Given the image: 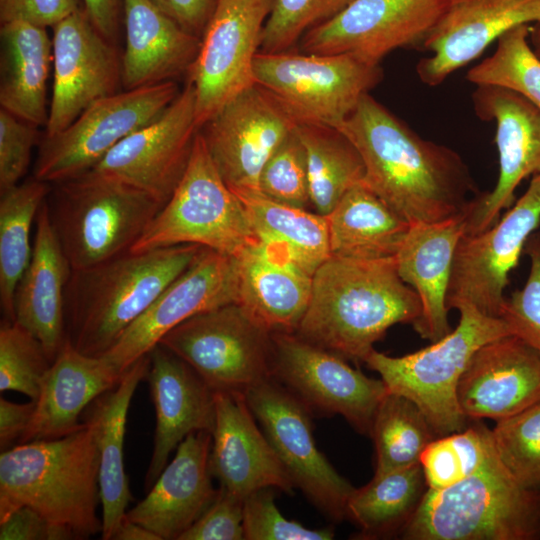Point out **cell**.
<instances>
[{
    "instance_id": "6da1fadb",
    "label": "cell",
    "mask_w": 540,
    "mask_h": 540,
    "mask_svg": "<svg viewBox=\"0 0 540 540\" xmlns=\"http://www.w3.org/2000/svg\"><path fill=\"white\" fill-rule=\"evenodd\" d=\"M336 129L359 152L363 183L409 223L462 215L478 195L454 150L421 138L369 93Z\"/></svg>"
},
{
    "instance_id": "7a4b0ae2",
    "label": "cell",
    "mask_w": 540,
    "mask_h": 540,
    "mask_svg": "<svg viewBox=\"0 0 540 540\" xmlns=\"http://www.w3.org/2000/svg\"><path fill=\"white\" fill-rule=\"evenodd\" d=\"M417 293L395 257L330 256L315 271L310 302L295 334L344 359L364 362L386 331L421 315Z\"/></svg>"
},
{
    "instance_id": "3957f363",
    "label": "cell",
    "mask_w": 540,
    "mask_h": 540,
    "mask_svg": "<svg viewBox=\"0 0 540 540\" xmlns=\"http://www.w3.org/2000/svg\"><path fill=\"white\" fill-rule=\"evenodd\" d=\"M99 456L91 427L19 443L0 455V521L28 506L75 539L102 531Z\"/></svg>"
},
{
    "instance_id": "277c9868",
    "label": "cell",
    "mask_w": 540,
    "mask_h": 540,
    "mask_svg": "<svg viewBox=\"0 0 540 540\" xmlns=\"http://www.w3.org/2000/svg\"><path fill=\"white\" fill-rule=\"evenodd\" d=\"M203 247L128 251L72 270L65 292L66 336L81 353L103 356Z\"/></svg>"
},
{
    "instance_id": "5b68a950",
    "label": "cell",
    "mask_w": 540,
    "mask_h": 540,
    "mask_svg": "<svg viewBox=\"0 0 540 540\" xmlns=\"http://www.w3.org/2000/svg\"><path fill=\"white\" fill-rule=\"evenodd\" d=\"M400 536L405 540H540V492L513 477L492 443L473 474L447 488L426 489Z\"/></svg>"
},
{
    "instance_id": "8992f818",
    "label": "cell",
    "mask_w": 540,
    "mask_h": 540,
    "mask_svg": "<svg viewBox=\"0 0 540 540\" xmlns=\"http://www.w3.org/2000/svg\"><path fill=\"white\" fill-rule=\"evenodd\" d=\"M53 185L48 214L72 270L130 251L165 204L93 170Z\"/></svg>"
},
{
    "instance_id": "52a82bcc",
    "label": "cell",
    "mask_w": 540,
    "mask_h": 540,
    "mask_svg": "<svg viewBox=\"0 0 540 540\" xmlns=\"http://www.w3.org/2000/svg\"><path fill=\"white\" fill-rule=\"evenodd\" d=\"M456 309L460 313L457 327L430 346L400 357L373 349L364 360L380 375L388 392L402 395L420 408L437 437L466 428L468 419L459 407L457 389L474 353L511 334L501 318L487 316L469 303Z\"/></svg>"
},
{
    "instance_id": "ba28073f",
    "label": "cell",
    "mask_w": 540,
    "mask_h": 540,
    "mask_svg": "<svg viewBox=\"0 0 540 540\" xmlns=\"http://www.w3.org/2000/svg\"><path fill=\"white\" fill-rule=\"evenodd\" d=\"M256 240L243 202L220 176L198 131L181 181L130 251L194 244L236 257Z\"/></svg>"
},
{
    "instance_id": "9c48e42d",
    "label": "cell",
    "mask_w": 540,
    "mask_h": 540,
    "mask_svg": "<svg viewBox=\"0 0 540 540\" xmlns=\"http://www.w3.org/2000/svg\"><path fill=\"white\" fill-rule=\"evenodd\" d=\"M255 83L298 125L338 128L382 78L379 65L348 54L259 52Z\"/></svg>"
},
{
    "instance_id": "30bf717a",
    "label": "cell",
    "mask_w": 540,
    "mask_h": 540,
    "mask_svg": "<svg viewBox=\"0 0 540 540\" xmlns=\"http://www.w3.org/2000/svg\"><path fill=\"white\" fill-rule=\"evenodd\" d=\"M214 392L243 393L271 377L272 333L238 303L196 314L159 342Z\"/></svg>"
},
{
    "instance_id": "8fae6325",
    "label": "cell",
    "mask_w": 540,
    "mask_h": 540,
    "mask_svg": "<svg viewBox=\"0 0 540 540\" xmlns=\"http://www.w3.org/2000/svg\"><path fill=\"white\" fill-rule=\"evenodd\" d=\"M179 94L174 81L99 99L61 132L41 140L34 175L53 184L97 165L125 137L158 118Z\"/></svg>"
},
{
    "instance_id": "7c38bea8",
    "label": "cell",
    "mask_w": 540,
    "mask_h": 540,
    "mask_svg": "<svg viewBox=\"0 0 540 540\" xmlns=\"http://www.w3.org/2000/svg\"><path fill=\"white\" fill-rule=\"evenodd\" d=\"M271 377L313 414L341 415L370 435L376 410L388 393L381 379L351 367L343 357L295 333H272Z\"/></svg>"
},
{
    "instance_id": "4fadbf2b",
    "label": "cell",
    "mask_w": 540,
    "mask_h": 540,
    "mask_svg": "<svg viewBox=\"0 0 540 540\" xmlns=\"http://www.w3.org/2000/svg\"><path fill=\"white\" fill-rule=\"evenodd\" d=\"M244 397L295 488L332 521L345 519L355 487L317 448L311 411L272 377L250 387Z\"/></svg>"
},
{
    "instance_id": "5bb4252c",
    "label": "cell",
    "mask_w": 540,
    "mask_h": 540,
    "mask_svg": "<svg viewBox=\"0 0 540 540\" xmlns=\"http://www.w3.org/2000/svg\"><path fill=\"white\" fill-rule=\"evenodd\" d=\"M274 0H218L189 70L200 129L227 102L255 85L254 60Z\"/></svg>"
},
{
    "instance_id": "9a60e30c",
    "label": "cell",
    "mask_w": 540,
    "mask_h": 540,
    "mask_svg": "<svg viewBox=\"0 0 540 540\" xmlns=\"http://www.w3.org/2000/svg\"><path fill=\"white\" fill-rule=\"evenodd\" d=\"M539 225L540 173L501 220L480 233L462 235L452 263L448 309L469 303L487 316L500 318L509 273Z\"/></svg>"
},
{
    "instance_id": "2e32d148",
    "label": "cell",
    "mask_w": 540,
    "mask_h": 540,
    "mask_svg": "<svg viewBox=\"0 0 540 540\" xmlns=\"http://www.w3.org/2000/svg\"><path fill=\"white\" fill-rule=\"evenodd\" d=\"M448 0H352L331 19L302 38V50L348 54L379 65L397 48L422 44Z\"/></svg>"
},
{
    "instance_id": "e0dca14e",
    "label": "cell",
    "mask_w": 540,
    "mask_h": 540,
    "mask_svg": "<svg viewBox=\"0 0 540 540\" xmlns=\"http://www.w3.org/2000/svg\"><path fill=\"white\" fill-rule=\"evenodd\" d=\"M297 125L272 95L255 84L227 102L199 131L229 188L259 191L264 165Z\"/></svg>"
},
{
    "instance_id": "ac0fdd59",
    "label": "cell",
    "mask_w": 540,
    "mask_h": 540,
    "mask_svg": "<svg viewBox=\"0 0 540 540\" xmlns=\"http://www.w3.org/2000/svg\"><path fill=\"white\" fill-rule=\"evenodd\" d=\"M237 298L235 257L203 247L101 357L125 372L180 323L201 312L236 303Z\"/></svg>"
},
{
    "instance_id": "d6986e66",
    "label": "cell",
    "mask_w": 540,
    "mask_h": 540,
    "mask_svg": "<svg viewBox=\"0 0 540 540\" xmlns=\"http://www.w3.org/2000/svg\"><path fill=\"white\" fill-rule=\"evenodd\" d=\"M198 131L189 82L158 118L125 137L91 170L166 203L185 173Z\"/></svg>"
},
{
    "instance_id": "ffe728a7",
    "label": "cell",
    "mask_w": 540,
    "mask_h": 540,
    "mask_svg": "<svg viewBox=\"0 0 540 540\" xmlns=\"http://www.w3.org/2000/svg\"><path fill=\"white\" fill-rule=\"evenodd\" d=\"M478 117L496 122L499 177L491 192L477 195L464 214V235L489 229L514 200L517 186L540 173V111L520 94L498 86H477Z\"/></svg>"
},
{
    "instance_id": "44dd1931",
    "label": "cell",
    "mask_w": 540,
    "mask_h": 540,
    "mask_svg": "<svg viewBox=\"0 0 540 540\" xmlns=\"http://www.w3.org/2000/svg\"><path fill=\"white\" fill-rule=\"evenodd\" d=\"M53 90L45 135H55L94 102L116 93L121 60L79 8L53 27Z\"/></svg>"
},
{
    "instance_id": "7402d4cb",
    "label": "cell",
    "mask_w": 540,
    "mask_h": 540,
    "mask_svg": "<svg viewBox=\"0 0 540 540\" xmlns=\"http://www.w3.org/2000/svg\"><path fill=\"white\" fill-rule=\"evenodd\" d=\"M532 22L540 23V0H448L421 44L431 54L416 72L424 84L440 85L504 33Z\"/></svg>"
},
{
    "instance_id": "603a6c76",
    "label": "cell",
    "mask_w": 540,
    "mask_h": 540,
    "mask_svg": "<svg viewBox=\"0 0 540 540\" xmlns=\"http://www.w3.org/2000/svg\"><path fill=\"white\" fill-rule=\"evenodd\" d=\"M210 472L220 486L244 500L262 488L293 494L295 485L243 393L215 392Z\"/></svg>"
},
{
    "instance_id": "cb8c5ba5",
    "label": "cell",
    "mask_w": 540,
    "mask_h": 540,
    "mask_svg": "<svg viewBox=\"0 0 540 540\" xmlns=\"http://www.w3.org/2000/svg\"><path fill=\"white\" fill-rule=\"evenodd\" d=\"M467 419L499 421L540 401V352L515 335L481 346L457 389Z\"/></svg>"
},
{
    "instance_id": "d4e9b609",
    "label": "cell",
    "mask_w": 540,
    "mask_h": 540,
    "mask_svg": "<svg viewBox=\"0 0 540 540\" xmlns=\"http://www.w3.org/2000/svg\"><path fill=\"white\" fill-rule=\"evenodd\" d=\"M146 379L156 414L154 445L145 477L149 490L170 454L190 434L213 432L215 392L185 361L157 344L148 353Z\"/></svg>"
},
{
    "instance_id": "484cf974",
    "label": "cell",
    "mask_w": 540,
    "mask_h": 540,
    "mask_svg": "<svg viewBox=\"0 0 540 540\" xmlns=\"http://www.w3.org/2000/svg\"><path fill=\"white\" fill-rule=\"evenodd\" d=\"M211 445V432L190 433L146 497L126 512V517L160 540H178L217 496L209 467Z\"/></svg>"
},
{
    "instance_id": "4316f807",
    "label": "cell",
    "mask_w": 540,
    "mask_h": 540,
    "mask_svg": "<svg viewBox=\"0 0 540 540\" xmlns=\"http://www.w3.org/2000/svg\"><path fill=\"white\" fill-rule=\"evenodd\" d=\"M464 214L439 222L410 223L395 256L399 276L417 293L421 303L414 329L431 343L452 331L447 291L454 253L464 234Z\"/></svg>"
},
{
    "instance_id": "83f0119b",
    "label": "cell",
    "mask_w": 540,
    "mask_h": 540,
    "mask_svg": "<svg viewBox=\"0 0 540 540\" xmlns=\"http://www.w3.org/2000/svg\"><path fill=\"white\" fill-rule=\"evenodd\" d=\"M123 374L104 357L85 355L66 339L43 380L33 417L18 444L76 431L83 425L79 418L86 408L114 388Z\"/></svg>"
},
{
    "instance_id": "f1b7e54d",
    "label": "cell",
    "mask_w": 540,
    "mask_h": 540,
    "mask_svg": "<svg viewBox=\"0 0 540 540\" xmlns=\"http://www.w3.org/2000/svg\"><path fill=\"white\" fill-rule=\"evenodd\" d=\"M235 260L236 303L270 333H295L310 302L313 275L258 239Z\"/></svg>"
},
{
    "instance_id": "f546056e",
    "label": "cell",
    "mask_w": 540,
    "mask_h": 540,
    "mask_svg": "<svg viewBox=\"0 0 540 540\" xmlns=\"http://www.w3.org/2000/svg\"><path fill=\"white\" fill-rule=\"evenodd\" d=\"M35 222L32 257L15 292V321L42 343L53 362L67 339L65 292L72 268L51 224L46 200Z\"/></svg>"
},
{
    "instance_id": "4dcf8cb0",
    "label": "cell",
    "mask_w": 540,
    "mask_h": 540,
    "mask_svg": "<svg viewBox=\"0 0 540 540\" xmlns=\"http://www.w3.org/2000/svg\"><path fill=\"white\" fill-rule=\"evenodd\" d=\"M123 20L121 83L125 90L173 81L190 70L201 38L184 30L150 0H123Z\"/></svg>"
},
{
    "instance_id": "1f68e13d",
    "label": "cell",
    "mask_w": 540,
    "mask_h": 540,
    "mask_svg": "<svg viewBox=\"0 0 540 540\" xmlns=\"http://www.w3.org/2000/svg\"><path fill=\"white\" fill-rule=\"evenodd\" d=\"M149 356L128 368L120 382L97 397L84 411L83 420L93 432L99 456V486L103 540L112 535L132 500L124 467V436L127 413L139 382L146 377Z\"/></svg>"
},
{
    "instance_id": "d6a6232c",
    "label": "cell",
    "mask_w": 540,
    "mask_h": 540,
    "mask_svg": "<svg viewBox=\"0 0 540 540\" xmlns=\"http://www.w3.org/2000/svg\"><path fill=\"white\" fill-rule=\"evenodd\" d=\"M53 61L46 28L25 21L1 24L0 104L35 126L47 125V79Z\"/></svg>"
},
{
    "instance_id": "836d02e7",
    "label": "cell",
    "mask_w": 540,
    "mask_h": 540,
    "mask_svg": "<svg viewBox=\"0 0 540 540\" xmlns=\"http://www.w3.org/2000/svg\"><path fill=\"white\" fill-rule=\"evenodd\" d=\"M326 217L330 253L346 258L395 257L410 226L363 182L348 190Z\"/></svg>"
},
{
    "instance_id": "e575fe53",
    "label": "cell",
    "mask_w": 540,
    "mask_h": 540,
    "mask_svg": "<svg viewBox=\"0 0 540 540\" xmlns=\"http://www.w3.org/2000/svg\"><path fill=\"white\" fill-rule=\"evenodd\" d=\"M234 193L247 210L256 238L307 273L313 275L331 256L326 215L274 201L260 191Z\"/></svg>"
},
{
    "instance_id": "d590c367",
    "label": "cell",
    "mask_w": 540,
    "mask_h": 540,
    "mask_svg": "<svg viewBox=\"0 0 540 540\" xmlns=\"http://www.w3.org/2000/svg\"><path fill=\"white\" fill-rule=\"evenodd\" d=\"M425 485L420 462L374 474L365 486L354 488L346 504V518L358 526L362 539L400 535L416 511Z\"/></svg>"
},
{
    "instance_id": "8d00e7d4",
    "label": "cell",
    "mask_w": 540,
    "mask_h": 540,
    "mask_svg": "<svg viewBox=\"0 0 540 540\" xmlns=\"http://www.w3.org/2000/svg\"><path fill=\"white\" fill-rule=\"evenodd\" d=\"M50 190V183L32 177L1 193L0 304L4 320L15 321L16 288L32 257L31 227Z\"/></svg>"
},
{
    "instance_id": "74e56055",
    "label": "cell",
    "mask_w": 540,
    "mask_h": 540,
    "mask_svg": "<svg viewBox=\"0 0 540 540\" xmlns=\"http://www.w3.org/2000/svg\"><path fill=\"white\" fill-rule=\"evenodd\" d=\"M297 133L306 151L311 206L327 215L348 190L363 182V160L337 129L298 125Z\"/></svg>"
},
{
    "instance_id": "f35d334b",
    "label": "cell",
    "mask_w": 540,
    "mask_h": 540,
    "mask_svg": "<svg viewBox=\"0 0 540 540\" xmlns=\"http://www.w3.org/2000/svg\"><path fill=\"white\" fill-rule=\"evenodd\" d=\"M369 436L376 453L374 474L419 463L424 449L437 438L420 408L410 399L391 392L380 402Z\"/></svg>"
},
{
    "instance_id": "ab89813d",
    "label": "cell",
    "mask_w": 540,
    "mask_h": 540,
    "mask_svg": "<svg viewBox=\"0 0 540 540\" xmlns=\"http://www.w3.org/2000/svg\"><path fill=\"white\" fill-rule=\"evenodd\" d=\"M530 27L519 25L497 40L495 52L471 68L467 80L477 86L512 90L540 111V59L529 44Z\"/></svg>"
},
{
    "instance_id": "60d3db41",
    "label": "cell",
    "mask_w": 540,
    "mask_h": 540,
    "mask_svg": "<svg viewBox=\"0 0 540 540\" xmlns=\"http://www.w3.org/2000/svg\"><path fill=\"white\" fill-rule=\"evenodd\" d=\"M491 444V430L482 423L432 440L419 460L427 487L447 488L473 474Z\"/></svg>"
},
{
    "instance_id": "b9f144b4",
    "label": "cell",
    "mask_w": 540,
    "mask_h": 540,
    "mask_svg": "<svg viewBox=\"0 0 540 540\" xmlns=\"http://www.w3.org/2000/svg\"><path fill=\"white\" fill-rule=\"evenodd\" d=\"M498 458L524 487L540 492V401L491 430Z\"/></svg>"
},
{
    "instance_id": "7bdbcfd3",
    "label": "cell",
    "mask_w": 540,
    "mask_h": 540,
    "mask_svg": "<svg viewBox=\"0 0 540 540\" xmlns=\"http://www.w3.org/2000/svg\"><path fill=\"white\" fill-rule=\"evenodd\" d=\"M42 343L16 321L0 327V391H16L36 401L51 366Z\"/></svg>"
},
{
    "instance_id": "ee69618b",
    "label": "cell",
    "mask_w": 540,
    "mask_h": 540,
    "mask_svg": "<svg viewBox=\"0 0 540 540\" xmlns=\"http://www.w3.org/2000/svg\"><path fill=\"white\" fill-rule=\"evenodd\" d=\"M352 0H274L262 33L261 51H287L307 31L331 19Z\"/></svg>"
},
{
    "instance_id": "f6af8a7d",
    "label": "cell",
    "mask_w": 540,
    "mask_h": 540,
    "mask_svg": "<svg viewBox=\"0 0 540 540\" xmlns=\"http://www.w3.org/2000/svg\"><path fill=\"white\" fill-rule=\"evenodd\" d=\"M259 191L283 204L304 209L311 206L306 151L297 127L264 165Z\"/></svg>"
},
{
    "instance_id": "bcb514c9",
    "label": "cell",
    "mask_w": 540,
    "mask_h": 540,
    "mask_svg": "<svg viewBox=\"0 0 540 540\" xmlns=\"http://www.w3.org/2000/svg\"><path fill=\"white\" fill-rule=\"evenodd\" d=\"M274 488H262L243 500L245 540H331L332 527L310 529L287 519L275 504Z\"/></svg>"
},
{
    "instance_id": "7dc6e473",
    "label": "cell",
    "mask_w": 540,
    "mask_h": 540,
    "mask_svg": "<svg viewBox=\"0 0 540 540\" xmlns=\"http://www.w3.org/2000/svg\"><path fill=\"white\" fill-rule=\"evenodd\" d=\"M524 248L531 261L527 281L505 298L500 318L512 335L540 352V232L532 234Z\"/></svg>"
},
{
    "instance_id": "c3c4849f",
    "label": "cell",
    "mask_w": 540,
    "mask_h": 540,
    "mask_svg": "<svg viewBox=\"0 0 540 540\" xmlns=\"http://www.w3.org/2000/svg\"><path fill=\"white\" fill-rule=\"evenodd\" d=\"M37 137V126L0 109V193L25 175Z\"/></svg>"
},
{
    "instance_id": "681fc988",
    "label": "cell",
    "mask_w": 540,
    "mask_h": 540,
    "mask_svg": "<svg viewBox=\"0 0 540 540\" xmlns=\"http://www.w3.org/2000/svg\"><path fill=\"white\" fill-rule=\"evenodd\" d=\"M243 539V500L219 487L211 505L178 540Z\"/></svg>"
},
{
    "instance_id": "f907efd6",
    "label": "cell",
    "mask_w": 540,
    "mask_h": 540,
    "mask_svg": "<svg viewBox=\"0 0 540 540\" xmlns=\"http://www.w3.org/2000/svg\"><path fill=\"white\" fill-rule=\"evenodd\" d=\"M79 8L80 0H0V22L25 21L53 27Z\"/></svg>"
},
{
    "instance_id": "816d5d0a",
    "label": "cell",
    "mask_w": 540,
    "mask_h": 540,
    "mask_svg": "<svg viewBox=\"0 0 540 540\" xmlns=\"http://www.w3.org/2000/svg\"><path fill=\"white\" fill-rule=\"evenodd\" d=\"M1 540H73L65 527L54 524L28 506L14 510L0 521Z\"/></svg>"
},
{
    "instance_id": "f5cc1de1",
    "label": "cell",
    "mask_w": 540,
    "mask_h": 540,
    "mask_svg": "<svg viewBox=\"0 0 540 540\" xmlns=\"http://www.w3.org/2000/svg\"><path fill=\"white\" fill-rule=\"evenodd\" d=\"M189 33L201 38L218 0H150Z\"/></svg>"
},
{
    "instance_id": "db71d44e",
    "label": "cell",
    "mask_w": 540,
    "mask_h": 540,
    "mask_svg": "<svg viewBox=\"0 0 540 540\" xmlns=\"http://www.w3.org/2000/svg\"><path fill=\"white\" fill-rule=\"evenodd\" d=\"M36 402L14 403L0 399V448L1 452L10 449L28 428L33 417Z\"/></svg>"
},
{
    "instance_id": "11a10c76",
    "label": "cell",
    "mask_w": 540,
    "mask_h": 540,
    "mask_svg": "<svg viewBox=\"0 0 540 540\" xmlns=\"http://www.w3.org/2000/svg\"><path fill=\"white\" fill-rule=\"evenodd\" d=\"M83 2L84 9L96 29L114 43L123 16V0H83Z\"/></svg>"
},
{
    "instance_id": "9f6ffc18",
    "label": "cell",
    "mask_w": 540,
    "mask_h": 540,
    "mask_svg": "<svg viewBox=\"0 0 540 540\" xmlns=\"http://www.w3.org/2000/svg\"><path fill=\"white\" fill-rule=\"evenodd\" d=\"M111 540H160V538L147 528L129 520L125 515Z\"/></svg>"
},
{
    "instance_id": "6f0895ef",
    "label": "cell",
    "mask_w": 540,
    "mask_h": 540,
    "mask_svg": "<svg viewBox=\"0 0 540 540\" xmlns=\"http://www.w3.org/2000/svg\"><path fill=\"white\" fill-rule=\"evenodd\" d=\"M529 38L533 51L540 59V23H536L534 27L530 28Z\"/></svg>"
}]
</instances>
